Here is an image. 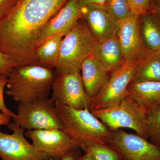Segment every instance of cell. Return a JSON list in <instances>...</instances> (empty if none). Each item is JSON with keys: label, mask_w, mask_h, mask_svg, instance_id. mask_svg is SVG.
I'll list each match as a JSON object with an SVG mask.
<instances>
[{"label": "cell", "mask_w": 160, "mask_h": 160, "mask_svg": "<svg viewBox=\"0 0 160 160\" xmlns=\"http://www.w3.org/2000/svg\"><path fill=\"white\" fill-rule=\"evenodd\" d=\"M82 155L81 149L78 148L65 155L62 160H76Z\"/></svg>", "instance_id": "83f0119b"}, {"label": "cell", "mask_w": 160, "mask_h": 160, "mask_svg": "<svg viewBox=\"0 0 160 160\" xmlns=\"http://www.w3.org/2000/svg\"><path fill=\"white\" fill-rule=\"evenodd\" d=\"M107 146L122 160H160V148L137 134L119 129L112 132Z\"/></svg>", "instance_id": "8992f818"}, {"label": "cell", "mask_w": 160, "mask_h": 160, "mask_svg": "<svg viewBox=\"0 0 160 160\" xmlns=\"http://www.w3.org/2000/svg\"><path fill=\"white\" fill-rule=\"evenodd\" d=\"M82 8V19L98 42L117 36L120 22L113 18L104 6L91 4Z\"/></svg>", "instance_id": "8fae6325"}, {"label": "cell", "mask_w": 160, "mask_h": 160, "mask_svg": "<svg viewBox=\"0 0 160 160\" xmlns=\"http://www.w3.org/2000/svg\"><path fill=\"white\" fill-rule=\"evenodd\" d=\"M76 160H94L91 155L88 152H86L83 155L80 156Z\"/></svg>", "instance_id": "4dcf8cb0"}, {"label": "cell", "mask_w": 160, "mask_h": 160, "mask_svg": "<svg viewBox=\"0 0 160 160\" xmlns=\"http://www.w3.org/2000/svg\"><path fill=\"white\" fill-rule=\"evenodd\" d=\"M89 110L111 131L122 128L131 129L136 134L149 140L146 111L128 94L113 106Z\"/></svg>", "instance_id": "277c9868"}, {"label": "cell", "mask_w": 160, "mask_h": 160, "mask_svg": "<svg viewBox=\"0 0 160 160\" xmlns=\"http://www.w3.org/2000/svg\"><path fill=\"white\" fill-rule=\"evenodd\" d=\"M62 130L86 152L95 144L107 145L112 132L89 109H73L55 102Z\"/></svg>", "instance_id": "6da1fadb"}, {"label": "cell", "mask_w": 160, "mask_h": 160, "mask_svg": "<svg viewBox=\"0 0 160 160\" xmlns=\"http://www.w3.org/2000/svg\"><path fill=\"white\" fill-rule=\"evenodd\" d=\"M149 12L160 20V0H149Z\"/></svg>", "instance_id": "4316f807"}, {"label": "cell", "mask_w": 160, "mask_h": 160, "mask_svg": "<svg viewBox=\"0 0 160 160\" xmlns=\"http://www.w3.org/2000/svg\"><path fill=\"white\" fill-rule=\"evenodd\" d=\"M160 82V51L146 50L138 60L132 82Z\"/></svg>", "instance_id": "e0dca14e"}, {"label": "cell", "mask_w": 160, "mask_h": 160, "mask_svg": "<svg viewBox=\"0 0 160 160\" xmlns=\"http://www.w3.org/2000/svg\"><path fill=\"white\" fill-rule=\"evenodd\" d=\"M141 40L145 49L160 51V21L150 12L139 17Z\"/></svg>", "instance_id": "ac0fdd59"}, {"label": "cell", "mask_w": 160, "mask_h": 160, "mask_svg": "<svg viewBox=\"0 0 160 160\" xmlns=\"http://www.w3.org/2000/svg\"><path fill=\"white\" fill-rule=\"evenodd\" d=\"M57 76L53 69L42 66H16L7 76L6 93L18 103L48 97Z\"/></svg>", "instance_id": "7a4b0ae2"}, {"label": "cell", "mask_w": 160, "mask_h": 160, "mask_svg": "<svg viewBox=\"0 0 160 160\" xmlns=\"http://www.w3.org/2000/svg\"><path fill=\"white\" fill-rule=\"evenodd\" d=\"M12 131L7 134L0 131V158L2 160H50L25 137V129L13 122L7 125Z\"/></svg>", "instance_id": "9c48e42d"}, {"label": "cell", "mask_w": 160, "mask_h": 160, "mask_svg": "<svg viewBox=\"0 0 160 160\" xmlns=\"http://www.w3.org/2000/svg\"><path fill=\"white\" fill-rule=\"evenodd\" d=\"M52 92L55 102L78 109H89L91 106L92 99L85 91L81 72L58 75Z\"/></svg>", "instance_id": "52a82bcc"}, {"label": "cell", "mask_w": 160, "mask_h": 160, "mask_svg": "<svg viewBox=\"0 0 160 160\" xmlns=\"http://www.w3.org/2000/svg\"><path fill=\"white\" fill-rule=\"evenodd\" d=\"M131 12L135 14L142 15L149 12V0H129Z\"/></svg>", "instance_id": "603a6c76"}, {"label": "cell", "mask_w": 160, "mask_h": 160, "mask_svg": "<svg viewBox=\"0 0 160 160\" xmlns=\"http://www.w3.org/2000/svg\"><path fill=\"white\" fill-rule=\"evenodd\" d=\"M19 0H0V16L10 11Z\"/></svg>", "instance_id": "484cf974"}, {"label": "cell", "mask_w": 160, "mask_h": 160, "mask_svg": "<svg viewBox=\"0 0 160 160\" xmlns=\"http://www.w3.org/2000/svg\"><path fill=\"white\" fill-rule=\"evenodd\" d=\"M88 152L94 160H122L114 149L103 144H95L88 148Z\"/></svg>", "instance_id": "7402d4cb"}, {"label": "cell", "mask_w": 160, "mask_h": 160, "mask_svg": "<svg viewBox=\"0 0 160 160\" xmlns=\"http://www.w3.org/2000/svg\"><path fill=\"white\" fill-rule=\"evenodd\" d=\"M128 94L148 111L160 105V82H131Z\"/></svg>", "instance_id": "9a60e30c"}, {"label": "cell", "mask_w": 160, "mask_h": 160, "mask_svg": "<svg viewBox=\"0 0 160 160\" xmlns=\"http://www.w3.org/2000/svg\"><path fill=\"white\" fill-rule=\"evenodd\" d=\"M25 136L50 160H62L69 152L79 148L62 129L27 130Z\"/></svg>", "instance_id": "30bf717a"}, {"label": "cell", "mask_w": 160, "mask_h": 160, "mask_svg": "<svg viewBox=\"0 0 160 160\" xmlns=\"http://www.w3.org/2000/svg\"><path fill=\"white\" fill-rule=\"evenodd\" d=\"M139 17L131 12L128 17L120 22L117 37L125 62H137L147 50L140 36Z\"/></svg>", "instance_id": "7c38bea8"}, {"label": "cell", "mask_w": 160, "mask_h": 160, "mask_svg": "<svg viewBox=\"0 0 160 160\" xmlns=\"http://www.w3.org/2000/svg\"><path fill=\"white\" fill-rule=\"evenodd\" d=\"M137 63L126 62L112 72L106 86L92 100L89 109H104L113 106L127 95L128 87L134 77Z\"/></svg>", "instance_id": "ba28073f"}, {"label": "cell", "mask_w": 160, "mask_h": 160, "mask_svg": "<svg viewBox=\"0 0 160 160\" xmlns=\"http://www.w3.org/2000/svg\"><path fill=\"white\" fill-rule=\"evenodd\" d=\"M93 56L111 72L125 63L122 50L117 36L98 43Z\"/></svg>", "instance_id": "2e32d148"}, {"label": "cell", "mask_w": 160, "mask_h": 160, "mask_svg": "<svg viewBox=\"0 0 160 160\" xmlns=\"http://www.w3.org/2000/svg\"><path fill=\"white\" fill-rule=\"evenodd\" d=\"M82 9L78 0H69L44 26L38 40V47L55 35L61 34L64 37L82 18Z\"/></svg>", "instance_id": "4fadbf2b"}, {"label": "cell", "mask_w": 160, "mask_h": 160, "mask_svg": "<svg viewBox=\"0 0 160 160\" xmlns=\"http://www.w3.org/2000/svg\"><path fill=\"white\" fill-rule=\"evenodd\" d=\"M103 6L113 18L119 22L132 12L129 0H106Z\"/></svg>", "instance_id": "44dd1931"}, {"label": "cell", "mask_w": 160, "mask_h": 160, "mask_svg": "<svg viewBox=\"0 0 160 160\" xmlns=\"http://www.w3.org/2000/svg\"></svg>", "instance_id": "d6a6232c"}, {"label": "cell", "mask_w": 160, "mask_h": 160, "mask_svg": "<svg viewBox=\"0 0 160 160\" xmlns=\"http://www.w3.org/2000/svg\"><path fill=\"white\" fill-rule=\"evenodd\" d=\"M11 118L9 116L0 112V126L6 125L11 122Z\"/></svg>", "instance_id": "f546056e"}, {"label": "cell", "mask_w": 160, "mask_h": 160, "mask_svg": "<svg viewBox=\"0 0 160 160\" xmlns=\"http://www.w3.org/2000/svg\"><path fill=\"white\" fill-rule=\"evenodd\" d=\"M12 118L13 122L26 130L62 129L55 102L49 97L19 103L17 114Z\"/></svg>", "instance_id": "5b68a950"}, {"label": "cell", "mask_w": 160, "mask_h": 160, "mask_svg": "<svg viewBox=\"0 0 160 160\" xmlns=\"http://www.w3.org/2000/svg\"><path fill=\"white\" fill-rule=\"evenodd\" d=\"M146 125L149 139L160 148V105L146 111Z\"/></svg>", "instance_id": "ffe728a7"}, {"label": "cell", "mask_w": 160, "mask_h": 160, "mask_svg": "<svg viewBox=\"0 0 160 160\" xmlns=\"http://www.w3.org/2000/svg\"><path fill=\"white\" fill-rule=\"evenodd\" d=\"M98 42L82 18L63 38L55 71L57 75L81 72L82 63L93 55Z\"/></svg>", "instance_id": "3957f363"}, {"label": "cell", "mask_w": 160, "mask_h": 160, "mask_svg": "<svg viewBox=\"0 0 160 160\" xmlns=\"http://www.w3.org/2000/svg\"><path fill=\"white\" fill-rule=\"evenodd\" d=\"M106 0H78L80 6L83 7L89 4H97L104 6Z\"/></svg>", "instance_id": "f1b7e54d"}, {"label": "cell", "mask_w": 160, "mask_h": 160, "mask_svg": "<svg viewBox=\"0 0 160 160\" xmlns=\"http://www.w3.org/2000/svg\"><path fill=\"white\" fill-rule=\"evenodd\" d=\"M7 76L0 74V111L9 116L10 118H12L14 116L15 113L6 107L4 102V90L7 85Z\"/></svg>", "instance_id": "d4e9b609"}, {"label": "cell", "mask_w": 160, "mask_h": 160, "mask_svg": "<svg viewBox=\"0 0 160 160\" xmlns=\"http://www.w3.org/2000/svg\"><path fill=\"white\" fill-rule=\"evenodd\" d=\"M0 17H1V16H0Z\"/></svg>", "instance_id": "1f68e13d"}, {"label": "cell", "mask_w": 160, "mask_h": 160, "mask_svg": "<svg viewBox=\"0 0 160 160\" xmlns=\"http://www.w3.org/2000/svg\"><path fill=\"white\" fill-rule=\"evenodd\" d=\"M63 38L62 35H55L38 46L36 55L39 66L51 69L55 68Z\"/></svg>", "instance_id": "d6986e66"}, {"label": "cell", "mask_w": 160, "mask_h": 160, "mask_svg": "<svg viewBox=\"0 0 160 160\" xmlns=\"http://www.w3.org/2000/svg\"><path fill=\"white\" fill-rule=\"evenodd\" d=\"M81 72L85 91L92 100L102 90L111 74V72L93 55L83 61Z\"/></svg>", "instance_id": "5bb4252c"}, {"label": "cell", "mask_w": 160, "mask_h": 160, "mask_svg": "<svg viewBox=\"0 0 160 160\" xmlns=\"http://www.w3.org/2000/svg\"><path fill=\"white\" fill-rule=\"evenodd\" d=\"M16 63L9 56L0 50V74L8 76Z\"/></svg>", "instance_id": "cb8c5ba5"}]
</instances>
